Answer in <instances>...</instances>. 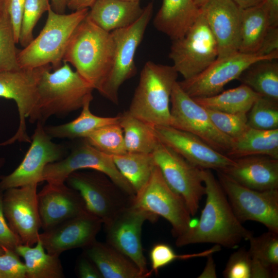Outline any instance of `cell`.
<instances>
[{
  "mask_svg": "<svg viewBox=\"0 0 278 278\" xmlns=\"http://www.w3.org/2000/svg\"><path fill=\"white\" fill-rule=\"evenodd\" d=\"M202 176L206 195L204 208L197 224L176 237V245L211 243L234 248L248 240L253 233L235 216L218 179L210 169H202Z\"/></svg>",
  "mask_w": 278,
  "mask_h": 278,
  "instance_id": "cell-1",
  "label": "cell"
},
{
  "mask_svg": "<svg viewBox=\"0 0 278 278\" xmlns=\"http://www.w3.org/2000/svg\"><path fill=\"white\" fill-rule=\"evenodd\" d=\"M114 54L111 33L95 25L86 15L74 30L63 62L71 64L99 92L111 69Z\"/></svg>",
  "mask_w": 278,
  "mask_h": 278,
  "instance_id": "cell-2",
  "label": "cell"
},
{
  "mask_svg": "<svg viewBox=\"0 0 278 278\" xmlns=\"http://www.w3.org/2000/svg\"><path fill=\"white\" fill-rule=\"evenodd\" d=\"M51 72L50 65L45 66L38 84V101L31 123L44 124L50 117H63L81 109L85 101L93 97V86L68 63Z\"/></svg>",
  "mask_w": 278,
  "mask_h": 278,
  "instance_id": "cell-3",
  "label": "cell"
},
{
  "mask_svg": "<svg viewBox=\"0 0 278 278\" xmlns=\"http://www.w3.org/2000/svg\"><path fill=\"white\" fill-rule=\"evenodd\" d=\"M179 73L173 65L147 62L128 110L153 126H170V97Z\"/></svg>",
  "mask_w": 278,
  "mask_h": 278,
  "instance_id": "cell-4",
  "label": "cell"
},
{
  "mask_svg": "<svg viewBox=\"0 0 278 278\" xmlns=\"http://www.w3.org/2000/svg\"><path fill=\"white\" fill-rule=\"evenodd\" d=\"M88 11L89 8H85L70 14H59L50 5L45 24L39 34L18 52L19 68L33 69L48 65L54 70L60 67L74 30Z\"/></svg>",
  "mask_w": 278,
  "mask_h": 278,
  "instance_id": "cell-5",
  "label": "cell"
},
{
  "mask_svg": "<svg viewBox=\"0 0 278 278\" xmlns=\"http://www.w3.org/2000/svg\"><path fill=\"white\" fill-rule=\"evenodd\" d=\"M153 12L152 1L144 8L141 16L133 24L111 32L114 42L113 61L110 73L99 93L114 104L118 103V91L121 85L136 73L135 53Z\"/></svg>",
  "mask_w": 278,
  "mask_h": 278,
  "instance_id": "cell-6",
  "label": "cell"
},
{
  "mask_svg": "<svg viewBox=\"0 0 278 278\" xmlns=\"http://www.w3.org/2000/svg\"><path fill=\"white\" fill-rule=\"evenodd\" d=\"M65 183L77 190L88 211L105 224L132 204V197L100 172L77 170L66 178Z\"/></svg>",
  "mask_w": 278,
  "mask_h": 278,
  "instance_id": "cell-7",
  "label": "cell"
},
{
  "mask_svg": "<svg viewBox=\"0 0 278 278\" xmlns=\"http://www.w3.org/2000/svg\"><path fill=\"white\" fill-rule=\"evenodd\" d=\"M218 56L216 41L201 9L198 19L185 35L172 41L169 57L178 73L184 79H188L203 71Z\"/></svg>",
  "mask_w": 278,
  "mask_h": 278,
  "instance_id": "cell-8",
  "label": "cell"
},
{
  "mask_svg": "<svg viewBox=\"0 0 278 278\" xmlns=\"http://www.w3.org/2000/svg\"><path fill=\"white\" fill-rule=\"evenodd\" d=\"M132 204L166 219L176 238L191 226L192 216L185 202L169 186L157 165L147 182L135 194Z\"/></svg>",
  "mask_w": 278,
  "mask_h": 278,
  "instance_id": "cell-9",
  "label": "cell"
},
{
  "mask_svg": "<svg viewBox=\"0 0 278 278\" xmlns=\"http://www.w3.org/2000/svg\"><path fill=\"white\" fill-rule=\"evenodd\" d=\"M218 180L237 219L242 223L252 220L269 231L278 233V189L257 190L237 183L217 171Z\"/></svg>",
  "mask_w": 278,
  "mask_h": 278,
  "instance_id": "cell-10",
  "label": "cell"
},
{
  "mask_svg": "<svg viewBox=\"0 0 278 278\" xmlns=\"http://www.w3.org/2000/svg\"><path fill=\"white\" fill-rule=\"evenodd\" d=\"M81 139L63 159L46 166L43 173V181L65 182L72 172L89 169L103 173L123 190L134 197V189L119 171L112 157L97 149L85 138Z\"/></svg>",
  "mask_w": 278,
  "mask_h": 278,
  "instance_id": "cell-11",
  "label": "cell"
},
{
  "mask_svg": "<svg viewBox=\"0 0 278 278\" xmlns=\"http://www.w3.org/2000/svg\"><path fill=\"white\" fill-rule=\"evenodd\" d=\"M152 154L166 182L184 199L191 216H195L205 194L202 169L160 141Z\"/></svg>",
  "mask_w": 278,
  "mask_h": 278,
  "instance_id": "cell-12",
  "label": "cell"
},
{
  "mask_svg": "<svg viewBox=\"0 0 278 278\" xmlns=\"http://www.w3.org/2000/svg\"><path fill=\"white\" fill-rule=\"evenodd\" d=\"M45 66L0 72V97L14 100L19 116L16 132L10 138L0 143V146L10 145L16 142L30 143L26 119L29 120L36 110L39 98L38 84Z\"/></svg>",
  "mask_w": 278,
  "mask_h": 278,
  "instance_id": "cell-13",
  "label": "cell"
},
{
  "mask_svg": "<svg viewBox=\"0 0 278 278\" xmlns=\"http://www.w3.org/2000/svg\"><path fill=\"white\" fill-rule=\"evenodd\" d=\"M170 103L172 127L195 135L216 150L226 154L233 140L216 128L206 110L187 95L178 81L172 89Z\"/></svg>",
  "mask_w": 278,
  "mask_h": 278,
  "instance_id": "cell-14",
  "label": "cell"
},
{
  "mask_svg": "<svg viewBox=\"0 0 278 278\" xmlns=\"http://www.w3.org/2000/svg\"><path fill=\"white\" fill-rule=\"evenodd\" d=\"M278 53L267 56L239 51L217 59L201 73L188 79L178 81L182 89L192 98L217 94L230 81L237 79L253 63L262 60H277Z\"/></svg>",
  "mask_w": 278,
  "mask_h": 278,
  "instance_id": "cell-15",
  "label": "cell"
},
{
  "mask_svg": "<svg viewBox=\"0 0 278 278\" xmlns=\"http://www.w3.org/2000/svg\"><path fill=\"white\" fill-rule=\"evenodd\" d=\"M52 140L45 131L44 124L37 122L30 146L21 163L10 173L0 177V190L43 182L46 166L66 155L65 147Z\"/></svg>",
  "mask_w": 278,
  "mask_h": 278,
  "instance_id": "cell-16",
  "label": "cell"
},
{
  "mask_svg": "<svg viewBox=\"0 0 278 278\" xmlns=\"http://www.w3.org/2000/svg\"><path fill=\"white\" fill-rule=\"evenodd\" d=\"M159 217L133 204L103 224L107 242L131 260L145 277L151 274L147 266L141 241L142 226L149 221L155 222Z\"/></svg>",
  "mask_w": 278,
  "mask_h": 278,
  "instance_id": "cell-17",
  "label": "cell"
},
{
  "mask_svg": "<svg viewBox=\"0 0 278 278\" xmlns=\"http://www.w3.org/2000/svg\"><path fill=\"white\" fill-rule=\"evenodd\" d=\"M37 184L13 187L4 191V214L11 230L22 244L34 246L41 228L39 216Z\"/></svg>",
  "mask_w": 278,
  "mask_h": 278,
  "instance_id": "cell-18",
  "label": "cell"
},
{
  "mask_svg": "<svg viewBox=\"0 0 278 278\" xmlns=\"http://www.w3.org/2000/svg\"><path fill=\"white\" fill-rule=\"evenodd\" d=\"M158 140L189 162L203 169L221 171L234 162L195 135L170 126H153Z\"/></svg>",
  "mask_w": 278,
  "mask_h": 278,
  "instance_id": "cell-19",
  "label": "cell"
},
{
  "mask_svg": "<svg viewBox=\"0 0 278 278\" xmlns=\"http://www.w3.org/2000/svg\"><path fill=\"white\" fill-rule=\"evenodd\" d=\"M103 222L86 211L39 234L46 251L60 255L67 250L85 248L95 241Z\"/></svg>",
  "mask_w": 278,
  "mask_h": 278,
  "instance_id": "cell-20",
  "label": "cell"
},
{
  "mask_svg": "<svg viewBox=\"0 0 278 278\" xmlns=\"http://www.w3.org/2000/svg\"><path fill=\"white\" fill-rule=\"evenodd\" d=\"M38 203L44 231L88 211L79 193L65 182H47L38 193Z\"/></svg>",
  "mask_w": 278,
  "mask_h": 278,
  "instance_id": "cell-21",
  "label": "cell"
},
{
  "mask_svg": "<svg viewBox=\"0 0 278 278\" xmlns=\"http://www.w3.org/2000/svg\"><path fill=\"white\" fill-rule=\"evenodd\" d=\"M200 9L216 41L217 58L238 51L241 9L231 0H209Z\"/></svg>",
  "mask_w": 278,
  "mask_h": 278,
  "instance_id": "cell-22",
  "label": "cell"
},
{
  "mask_svg": "<svg viewBox=\"0 0 278 278\" xmlns=\"http://www.w3.org/2000/svg\"><path fill=\"white\" fill-rule=\"evenodd\" d=\"M234 160L232 165L220 171L252 189L263 191L278 189V159L256 155Z\"/></svg>",
  "mask_w": 278,
  "mask_h": 278,
  "instance_id": "cell-23",
  "label": "cell"
},
{
  "mask_svg": "<svg viewBox=\"0 0 278 278\" xmlns=\"http://www.w3.org/2000/svg\"><path fill=\"white\" fill-rule=\"evenodd\" d=\"M200 12L193 0H163L154 18L153 25L172 41L177 40L185 35Z\"/></svg>",
  "mask_w": 278,
  "mask_h": 278,
  "instance_id": "cell-24",
  "label": "cell"
},
{
  "mask_svg": "<svg viewBox=\"0 0 278 278\" xmlns=\"http://www.w3.org/2000/svg\"><path fill=\"white\" fill-rule=\"evenodd\" d=\"M90 8L87 17L109 32L132 25L144 10L139 2L124 0H96Z\"/></svg>",
  "mask_w": 278,
  "mask_h": 278,
  "instance_id": "cell-25",
  "label": "cell"
},
{
  "mask_svg": "<svg viewBox=\"0 0 278 278\" xmlns=\"http://www.w3.org/2000/svg\"><path fill=\"white\" fill-rule=\"evenodd\" d=\"M83 249L102 278H145L131 260L107 242L96 240Z\"/></svg>",
  "mask_w": 278,
  "mask_h": 278,
  "instance_id": "cell-26",
  "label": "cell"
},
{
  "mask_svg": "<svg viewBox=\"0 0 278 278\" xmlns=\"http://www.w3.org/2000/svg\"><path fill=\"white\" fill-rule=\"evenodd\" d=\"M226 155L232 159L261 155L278 159V129L259 130L248 127L233 140Z\"/></svg>",
  "mask_w": 278,
  "mask_h": 278,
  "instance_id": "cell-27",
  "label": "cell"
},
{
  "mask_svg": "<svg viewBox=\"0 0 278 278\" xmlns=\"http://www.w3.org/2000/svg\"><path fill=\"white\" fill-rule=\"evenodd\" d=\"M93 99V97H91L85 101L80 115L73 120L61 125L44 126L46 133L52 138H85L101 127L119 123V115L114 117H101L92 113L90 103Z\"/></svg>",
  "mask_w": 278,
  "mask_h": 278,
  "instance_id": "cell-28",
  "label": "cell"
},
{
  "mask_svg": "<svg viewBox=\"0 0 278 278\" xmlns=\"http://www.w3.org/2000/svg\"><path fill=\"white\" fill-rule=\"evenodd\" d=\"M14 251L24 260L27 278L65 277L60 256L47 253L39 239L34 246L21 244Z\"/></svg>",
  "mask_w": 278,
  "mask_h": 278,
  "instance_id": "cell-29",
  "label": "cell"
},
{
  "mask_svg": "<svg viewBox=\"0 0 278 278\" xmlns=\"http://www.w3.org/2000/svg\"><path fill=\"white\" fill-rule=\"evenodd\" d=\"M269 27L268 14L263 1L256 6L241 9L238 51L257 54Z\"/></svg>",
  "mask_w": 278,
  "mask_h": 278,
  "instance_id": "cell-30",
  "label": "cell"
},
{
  "mask_svg": "<svg viewBox=\"0 0 278 278\" xmlns=\"http://www.w3.org/2000/svg\"><path fill=\"white\" fill-rule=\"evenodd\" d=\"M260 96L249 87L241 84L213 96L193 98L206 109L231 114H247Z\"/></svg>",
  "mask_w": 278,
  "mask_h": 278,
  "instance_id": "cell-31",
  "label": "cell"
},
{
  "mask_svg": "<svg viewBox=\"0 0 278 278\" xmlns=\"http://www.w3.org/2000/svg\"><path fill=\"white\" fill-rule=\"evenodd\" d=\"M119 117L127 152L152 153L159 143L153 125L135 117L128 110Z\"/></svg>",
  "mask_w": 278,
  "mask_h": 278,
  "instance_id": "cell-32",
  "label": "cell"
},
{
  "mask_svg": "<svg viewBox=\"0 0 278 278\" xmlns=\"http://www.w3.org/2000/svg\"><path fill=\"white\" fill-rule=\"evenodd\" d=\"M237 80L262 96L278 101V63L276 60L253 63Z\"/></svg>",
  "mask_w": 278,
  "mask_h": 278,
  "instance_id": "cell-33",
  "label": "cell"
},
{
  "mask_svg": "<svg viewBox=\"0 0 278 278\" xmlns=\"http://www.w3.org/2000/svg\"><path fill=\"white\" fill-rule=\"evenodd\" d=\"M112 157L117 168L135 194L147 182L156 165L152 153L127 152Z\"/></svg>",
  "mask_w": 278,
  "mask_h": 278,
  "instance_id": "cell-34",
  "label": "cell"
},
{
  "mask_svg": "<svg viewBox=\"0 0 278 278\" xmlns=\"http://www.w3.org/2000/svg\"><path fill=\"white\" fill-rule=\"evenodd\" d=\"M222 274L225 278L273 277L271 272L244 248L230 255Z\"/></svg>",
  "mask_w": 278,
  "mask_h": 278,
  "instance_id": "cell-35",
  "label": "cell"
},
{
  "mask_svg": "<svg viewBox=\"0 0 278 278\" xmlns=\"http://www.w3.org/2000/svg\"><path fill=\"white\" fill-rule=\"evenodd\" d=\"M250 255L272 273L278 275V233L269 231L262 235L252 236L248 240Z\"/></svg>",
  "mask_w": 278,
  "mask_h": 278,
  "instance_id": "cell-36",
  "label": "cell"
},
{
  "mask_svg": "<svg viewBox=\"0 0 278 278\" xmlns=\"http://www.w3.org/2000/svg\"><path fill=\"white\" fill-rule=\"evenodd\" d=\"M85 139L97 149L111 156L127 152L123 131L119 123L101 127Z\"/></svg>",
  "mask_w": 278,
  "mask_h": 278,
  "instance_id": "cell-37",
  "label": "cell"
},
{
  "mask_svg": "<svg viewBox=\"0 0 278 278\" xmlns=\"http://www.w3.org/2000/svg\"><path fill=\"white\" fill-rule=\"evenodd\" d=\"M247 124L256 129H278V101L259 97L247 113Z\"/></svg>",
  "mask_w": 278,
  "mask_h": 278,
  "instance_id": "cell-38",
  "label": "cell"
},
{
  "mask_svg": "<svg viewBox=\"0 0 278 278\" xmlns=\"http://www.w3.org/2000/svg\"><path fill=\"white\" fill-rule=\"evenodd\" d=\"M12 24L5 10L0 15V72L19 69Z\"/></svg>",
  "mask_w": 278,
  "mask_h": 278,
  "instance_id": "cell-39",
  "label": "cell"
},
{
  "mask_svg": "<svg viewBox=\"0 0 278 278\" xmlns=\"http://www.w3.org/2000/svg\"><path fill=\"white\" fill-rule=\"evenodd\" d=\"M220 250V246L216 245L212 248L197 253L178 254L169 245L159 242L154 245L149 252L151 274L157 273L159 270L177 259H187L194 257L209 256Z\"/></svg>",
  "mask_w": 278,
  "mask_h": 278,
  "instance_id": "cell-40",
  "label": "cell"
},
{
  "mask_svg": "<svg viewBox=\"0 0 278 278\" xmlns=\"http://www.w3.org/2000/svg\"><path fill=\"white\" fill-rule=\"evenodd\" d=\"M50 5L49 0L25 1L19 38V43L23 48L33 39V29Z\"/></svg>",
  "mask_w": 278,
  "mask_h": 278,
  "instance_id": "cell-41",
  "label": "cell"
},
{
  "mask_svg": "<svg viewBox=\"0 0 278 278\" xmlns=\"http://www.w3.org/2000/svg\"><path fill=\"white\" fill-rule=\"evenodd\" d=\"M206 110L216 128L233 140L239 137L249 127L247 114H231Z\"/></svg>",
  "mask_w": 278,
  "mask_h": 278,
  "instance_id": "cell-42",
  "label": "cell"
},
{
  "mask_svg": "<svg viewBox=\"0 0 278 278\" xmlns=\"http://www.w3.org/2000/svg\"><path fill=\"white\" fill-rule=\"evenodd\" d=\"M0 255V273L3 278H27L24 263L14 250L3 248Z\"/></svg>",
  "mask_w": 278,
  "mask_h": 278,
  "instance_id": "cell-43",
  "label": "cell"
},
{
  "mask_svg": "<svg viewBox=\"0 0 278 278\" xmlns=\"http://www.w3.org/2000/svg\"><path fill=\"white\" fill-rule=\"evenodd\" d=\"M3 192L0 190V247L15 250L22 243L6 221L3 207Z\"/></svg>",
  "mask_w": 278,
  "mask_h": 278,
  "instance_id": "cell-44",
  "label": "cell"
},
{
  "mask_svg": "<svg viewBox=\"0 0 278 278\" xmlns=\"http://www.w3.org/2000/svg\"><path fill=\"white\" fill-rule=\"evenodd\" d=\"M26 0H6L5 8L8 12L13 29L15 40L19 43L21 26Z\"/></svg>",
  "mask_w": 278,
  "mask_h": 278,
  "instance_id": "cell-45",
  "label": "cell"
},
{
  "mask_svg": "<svg viewBox=\"0 0 278 278\" xmlns=\"http://www.w3.org/2000/svg\"><path fill=\"white\" fill-rule=\"evenodd\" d=\"M278 53V27H269L257 54L267 56Z\"/></svg>",
  "mask_w": 278,
  "mask_h": 278,
  "instance_id": "cell-46",
  "label": "cell"
},
{
  "mask_svg": "<svg viewBox=\"0 0 278 278\" xmlns=\"http://www.w3.org/2000/svg\"><path fill=\"white\" fill-rule=\"evenodd\" d=\"M76 271L80 278H102L95 265L84 253L78 259Z\"/></svg>",
  "mask_w": 278,
  "mask_h": 278,
  "instance_id": "cell-47",
  "label": "cell"
},
{
  "mask_svg": "<svg viewBox=\"0 0 278 278\" xmlns=\"http://www.w3.org/2000/svg\"><path fill=\"white\" fill-rule=\"evenodd\" d=\"M269 18L270 27H278V0H263Z\"/></svg>",
  "mask_w": 278,
  "mask_h": 278,
  "instance_id": "cell-48",
  "label": "cell"
},
{
  "mask_svg": "<svg viewBox=\"0 0 278 278\" xmlns=\"http://www.w3.org/2000/svg\"><path fill=\"white\" fill-rule=\"evenodd\" d=\"M96 0H67V7L73 11L90 8Z\"/></svg>",
  "mask_w": 278,
  "mask_h": 278,
  "instance_id": "cell-49",
  "label": "cell"
},
{
  "mask_svg": "<svg viewBox=\"0 0 278 278\" xmlns=\"http://www.w3.org/2000/svg\"><path fill=\"white\" fill-rule=\"evenodd\" d=\"M67 0H51V7L53 10L57 13H65L67 7Z\"/></svg>",
  "mask_w": 278,
  "mask_h": 278,
  "instance_id": "cell-50",
  "label": "cell"
},
{
  "mask_svg": "<svg viewBox=\"0 0 278 278\" xmlns=\"http://www.w3.org/2000/svg\"><path fill=\"white\" fill-rule=\"evenodd\" d=\"M240 9H246L256 6L263 0H231Z\"/></svg>",
  "mask_w": 278,
  "mask_h": 278,
  "instance_id": "cell-51",
  "label": "cell"
},
{
  "mask_svg": "<svg viewBox=\"0 0 278 278\" xmlns=\"http://www.w3.org/2000/svg\"><path fill=\"white\" fill-rule=\"evenodd\" d=\"M209 0H193L195 4L200 8L206 3Z\"/></svg>",
  "mask_w": 278,
  "mask_h": 278,
  "instance_id": "cell-52",
  "label": "cell"
},
{
  "mask_svg": "<svg viewBox=\"0 0 278 278\" xmlns=\"http://www.w3.org/2000/svg\"><path fill=\"white\" fill-rule=\"evenodd\" d=\"M6 0H0V15L3 14L5 10Z\"/></svg>",
  "mask_w": 278,
  "mask_h": 278,
  "instance_id": "cell-53",
  "label": "cell"
},
{
  "mask_svg": "<svg viewBox=\"0 0 278 278\" xmlns=\"http://www.w3.org/2000/svg\"><path fill=\"white\" fill-rule=\"evenodd\" d=\"M5 161V158L0 157V169L4 165Z\"/></svg>",
  "mask_w": 278,
  "mask_h": 278,
  "instance_id": "cell-54",
  "label": "cell"
},
{
  "mask_svg": "<svg viewBox=\"0 0 278 278\" xmlns=\"http://www.w3.org/2000/svg\"><path fill=\"white\" fill-rule=\"evenodd\" d=\"M4 252V250L3 248L0 247V255L2 254Z\"/></svg>",
  "mask_w": 278,
  "mask_h": 278,
  "instance_id": "cell-55",
  "label": "cell"
},
{
  "mask_svg": "<svg viewBox=\"0 0 278 278\" xmlns=\"http://www.w3.org/2000/svg\"><path fill=\"white\" fill-rule=\"evenodd\" d=\"M124 1H130V2H140L141 0H124Z\"/></svg>",
  "mask_w": 278,
  "mask_h": 278,
  "instance_id": "cell-56",
  "label": "cell"
},
{
  "mask_svg": "<svg viewBox=\"0 0 278 278\" xmlns=\"http://www.w3.org/2000/svg\"><path fill=\"white\" fill-rule=\"evenodd\" d=\"M0 278H3L2 275L0 273Z\"/></svg>",
  "mask_w": 278,
  "mask_h": 278,
  "instance_id": "cell-57",
  "label": "cell"
}]
</instances>
